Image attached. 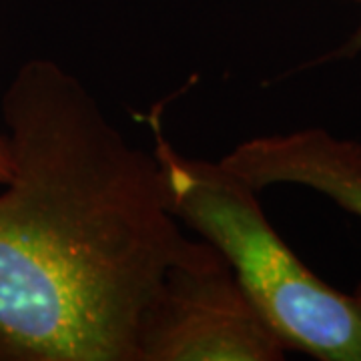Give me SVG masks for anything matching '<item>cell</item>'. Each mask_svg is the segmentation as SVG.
I'll return each mask as SVG.
<instances>
[{
	"label": "cell",
	"mask_w": 361,
	"mask_h": 361,
	"mask_svg": "<svg viewBox=\"0 0 361 361\" xmlns=\"http://www.w3.org/2000/svg\"><path fill=\"white\" fill-rule=\"evenodd\" d=\"M2 118L0 360L141 361L175 277L217 249L180 229L155 151L130 145L59 63L20 66Z\"/></svg>",
	"instance_id": "6da1fadb"
},
{
	"label": "cell",
	"mask_w": 361,
	"mask_h": 361,
	"mask_svg": "<svg viewBox=\"0 0 361 361\" xmlns=\"http://www.w3.org/2000/svg\"><path fill=\"white\" fill-rule=\"evenodd\" d=\"M173 213L213 245L259 315L283 341L322 361H361V307L322 281L273 229L257 191L221 161L180 155L161 135Z\"/></svg>",
	"instance_id": "7a4b0ae2"
},
{
	"label": "cell",
	"mask_w": 361,
	"mask_h": 361,
	"mask_svg": "<svg viewBox=\"0 0 361 361\" xmlns=\"http://www.w3.org/2000/svg\"><path fill=\"white\" fill-rule=\"evenodd\" d=\"M285 349L217 251L175 277L147 325L141 361H279Z\"/></svg>",
	"instance_id": "3957f363"
},
{
	"label": "cell",
	"mask_w": 361,
	"mask_h": 361,
	"mask_svg": "<svg viewBox=\"0 0 361 361\" xmlns=\"http://www.w3.org/2000/svg\"><path fill=\"white\" fill-rule=\"evenodd\" d=\"M221 163L257 193L271 185L307 187L361 219L360 141L325 129H299L249 139Z\"/></svg>",
	"instance_id": "277c9868"
},
{
	"label": "cell",
	"mask_w": 361,
	"mask_h": 361,
	"mask_svg": "<svg viewBox=\"0 0 361 361\" xmlns=\"http://www.w3.org/2000/svg\"><path fill=\"white\" fill-rule=\"evenodd\" d=\"M360 6H361V0H360ZM360 54H361V16H360V23H357V26H355V28H353V32H351V37H349L343 44H339L336 51L323 54L322 59H317L315 63H319V65H325V63H337V61H345V59H355V56H360Z\"/></svg>",
	"instance_id": "5b68a950"
},
{
	"label": "cell",
	"mask_w": 361,
	"mask_h": 361,
	"mask_svg": "<svg viewBox=\"0 0 361 361\" xmlns=\"http://www.w3.org/2000/svg\"><path fill=\"white\" fill-rule=\"evenodd\" d=\"M13 173V155H11V145L6 135H0V185H4L11 179Z\"/></svg>",
	"instance_id": "8992f818"
},
{
	"label": "cell",
	"mask_w": 361,
	"mask_h": 361,
	"mask_svg": "<svg viewBox=\"0 0 361 361\" xmlns=\"http://www.w3.org/2000/svg\"><path fill=\"white\" fill-rule=\"evenodd\" d=\"M353 297H355V301H357V305H360V307H361V283H360V287L355 289V293H353Z\"/></svg>",
	"instance_id": "52a82bcc"
}]
</instances>
